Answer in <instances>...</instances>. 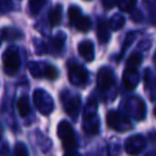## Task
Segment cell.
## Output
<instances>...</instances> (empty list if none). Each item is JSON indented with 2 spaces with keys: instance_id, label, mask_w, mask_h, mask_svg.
<instances>
[{
  "instance_id": "1",
  "label": "cell",
  "mask_w": 156,
  "mask_h": 156,
  "mask_svg": "<svg viewBox=\"0 0 156 156\" xmlns=\"http://www.w3.org/2000/svg\"><path fill=\"white\" fill-rule=\"evenodd\" d=\"M57 135L62 141V146L66 154H76L78 143L76 139L74 130L67 121H61L57 126Z\"/></svg>"
},
{
  "instance_id": "2",
  "label": "cell",
  "mask_w": 156,
  "mask_h": 156,
  "mask_svg": "<svg viewBox=\"0 0 156 156\" xmlns=\"http://www.w3.org/2000/svg\"><path fill=\"white\" fill-rule=\"evenodd\" d=\"M2 62H4V71L9 76H15L21 66V58L17 48L10 46L5 50L2 55Z\"/></svg>"
},
{
  "instance_id": "3",
  "label": "cell",
  "mask_w": 156,
  "mask_h": 156,
  "mask_svg": "<svg viewBox=\"0 0 156 156\" xmlns=\"http://www.w3.org/2000/svg\"><path fill=\"white\" fill-rule=\"evenodd\" d=\"M33 101L37 107V110L41 115H50L54 110V100L50 94H48L43 89H37L33 94Z\"/></svg>"
},
{
  "instance_id": "4",
  "label": "cell",
  "mask_w": 156,
  "mask_h": 156,
  "mask_svg": "<svg viewBox=\"0 0 156 156\" xmlns=\"http://www.w3.org/2000/svg\"><path fill=\"white\" fill-rule=\"evenodd\" d=\"M106 123L110 128L118 132H124L132 128V123L129 122V119L117 111H110L106 115Z\"/></svg>"
},
{
  "instance_id": "5",
  "label": "cell",
  "mask_w": 156,
  "mask_h": 156,
  "mask_svg": "<svg viewBox=\"0 0 156 156\" xmlns=\"http://www.w3.org/2000/svg\"><path fill=\"white\" fill-rule=\"evenodd\" d=\"M84 130L89 134H96L99 132V118L96 115V107L95 104L91 102V105H87V108L84 111Z\"/></svg>"
},
{
  "instance_id": "6",
  "label": "cell",
  "mask_w": 156,
  "mask_h": 156,
  "mask_svg": "<svg viewBox=\"0 0 156 156\" xmlns=\"http://www.w3.org/2000/svg\"><path fill=\"white\" fill-rule=\"evenodd\" d=\"M68 79L73 85H83L88 80V72L83 66L71 62L68 65Z\"/></svg>"
},
{
  "instance_id": "7",
  "label": "cell",
  "mask_w": 156,
  "mask_h": 156,
  "mask_svg": "<svg viewBox=\"0 0 156 156\" xmlns=\"http://www.w3.org/2000/svg\"><path fill=\"white\" fill-rule=\"evenodd\" d=\"M62 99V104L65 107V111L73 118L76 119L79 112V107H80V98L79 95H71L69 93L65 91L61 96Z\"/></svg>"
},
{
  "instance_id": "8",
  "label": "cell",
  "mask_w": 156,
  "mask_h": 156,
  "mask_svg": "<svg viewBox=\"0 0 156 156\" xmlns=\"http://www.w3.org/2000/svg\"><path fill=\"white\" fill-rule=\"evenodd\" d=\"M115 84V73L110 67H101L96 74V85L100 90L105 91Z\"/></svg>"
},
{
  "instance_id": "9",
  "label": "cell",
  "mask_w": 156,
  "mask_h": 156,
  "mask_svg": "<svg viewBox=\"0 0 156 156\" xmlns=\"http://www.w3.org/2000/svg\"><path fill=\"white\" fill-rule=\"evenodd\" d=\"M145 144H146V141L143 135L134 134V135H130L129 138H127V140L124 141V150L129 155H136L145 149Z\"/></svg>"
},
{
  "instance_id": "10",
  "label": "cell",
  "mask_w": 156,
  "mask_h": 156,
  "mask_svg": "<svg viewBox=\"0 0 156 156\" xmlns=\"http://www.w3.org/2000/svg\"><path fill=\"white\" fill-rule=\"evenodd\" d=\"M65 40H66V35L65 33H57L48 44H43L44 46V52H51V54H58L63 45H65Z\"/></svg>"
},
{
  "instance_id": "11",
  "label": "cell",
  "mask_w": 156,
  "mask_h": 156,
  "mask_svg": "<svg viewBox=\"0 0 156 156\" xmlns=\"http://www.w3.org/2000/svg\"><path fill=\"white\" fill-rule=\"evenodd\" d=\"M122 82H123V85H124L126 89L133 90L138 85V83H139L138 69H135V68H127L126 67V69L123 72V79H122Z\"/></svg>"
},
{
  "instance_id": "12",
  "label": "cell",
  "mask_w": 156,
  "mask_h": 156,
  "mask_svg": "<svg viewBox=\"0 0 156 156\" xmlns=\"http://www.w3.org/2000/svg\"><path fill=\"white\" fill-rule=\"evenodd\" d=\"M78 52L79 55L88 62H91L95 56L94 51V44L90 40H83L78 44Z\"/></svg>"
},
{
  "instance_id": "13",
  "label": "cell",
  "mask_w": 156,
  "mask_h": 156,
  "mask_svg": "<svg viewBox=\"0 0 156 156\" xmlns=\"http://www.w3.org/2000/svg\"><path fill=\"white\" fill-rule=\"evenodd\" d=\"M96 37L100 41V44H106L110 39V27L107 26V22L101 18L96 27Z\"/></svg>"
},
{
  "instance_id": "14",
  "label": "cell",
  "mask_w": 156,
  "mask_h": 156,
  "mask_svg": "<svg viewBox=\"0 0 156 156\" xmlns=\"http://www.w3.org/2000/svg\"><path fill=\"white\" fill-rule=\"evenodd\" d=\"M61 18H62V6L56 5L49 12V23H50V26L51 27L58 26L61 23Z\"/></svg>"
},
{
  "instance_id": "15",
  "label": "cell",
  "mask_w": 156,
  "mask_h": 156,
  "mask_svg": "<svg viewBox=\"0 0 156 156\" xmlns=\"http://www.w3.org/2000/svg\"><path fill=\"white\" fill-rule=\"evenodd\" d=\"M72 26H74L76 29L79 30V32H88L89 28H90V26H91V21H90V18H89L88 16L80 15V16L73 22Z\"/></svg>"
},
{
  "instance_id": "16",
  "label": "cell",
  "mask_w": 156,
  "mask_h": 156,
  "mask_svg": "<svg viewBox=\"0 0 156 156\" xmlns=\"http://www.w3.org/2000/svg\"><path fill=\"white\" fill-rule=\"evenodd\" d=\"M17 110L21 117H26L29 112H30V104H29V99L24 95L21 96L17 101Z\"/></svg>"
},
{
  "instance_id": "17",
  "label": "cell",
  "mask_w": 156,
  "mask_h": 156,
  "mask_svg": "<svg viewBox=\"0 0 156 156\" xmlns=\"http://www.w3.org/2000/svg\"><path fill=\"white\" fill-rule=\"evenodd\" d=\"M1 34H2V38L5 40H17L20 38H22V35H23L22 32H20L16 28H11V27L2 28Z\"/></svg>"
},
{
  "instance_id": "18",
  "label": "cell",
  "mask_w": 156,
  "mask_h": 156,
  "mask_svg": "<svg viewBox=\"0 0 156 156\" xmlns=\"http://www.w3.org/2000/svg\"><path fill=\"white\" fill-rule=\"evenodd\" d=\"M46 63H41V62H29L28 63V68L29 72L33 77L35 78H40L44 74V68H45Z\"/></svg>"
},
{
  "instance_id": "19",
  "label": "cell",
  "mask_w": 156,
  "mask_h": 156,
  "mask_svg": "<svg viewBox=\"0 0 156 156\" xmlns=\"http://www.w3.org/2000/svg\"><path fill=\"white\" fill-rule=\"evenodd\" d=\"M126 24V18L122 15H113L108 22V27L111 30H119Z\"/></svg>"
},
{
  "instance_id": "20",
  "label": "cell",
  "mask_w": 156,
  "mask_h": 156,
  "mask_svg": "<svg viewBox=\"0 0 156 156\" xmlns=\"http://www.w3.org/2000/svg\"><path fill=\"white\" fill-rule=\"evenodd\" d=\"M141 61H143V56L140 52H133L128 60H127V63H126V67L127 68H135L138 69L139 66L141 65Z\"/></svg>"
},
{
  "instance_id": "21",
  "label": "cell",
  "mask_w": 156,
  "mask_h": 156,
  "mask_svg": "<svg viewBox=\"0 0 156 156\" xmlns=\"http://www.w3.org/2000/svg\"><path fill=\"white\" fill-rule=\"evenodd\" d=\"M136 5V0H118L117 6L122 12H130Z\"/></svg>"
},
{
  "instance_id": "22",
  "label": "cell",
  "mask_w": 156,
  "mask_h": 156,
  "mask_svg": "<svg viewBox=\"0 0 156 156\" xmlns=\"http://www.w3.org/2000/svg\"><path fill=\"white\" fill-rule=\"evenodd\" d=\"M58 76V71L55 66L52 65H45V68H44V74L43 77L49 79V80H55Z\"/></svg>"
},
{
  "instance_id": "23",
  "label": "cell",
  "mask_w": 156,
  "mask_h": 156,
  "mask_svg": "<svg viewBox=\"0 0 156 156\" xmlns=\"http://www.w3.org/2000/svg\"><path fill=\"white\" fill-rule=\"evenodd\" d=\"M46 0H29L28 1V7L32 15H37L39 13V11L43 9V6L45 5Z\"/></svg>"
},
{
  "instance_id": "24",
  "label": "cell",
  "mask_w": 156,
  "mask_h": 156,
  "mask_svg": "<svg viewBox=\"0 0 156 156\" xmlns=\"http://www.w3.org/2000/svg\"><path fill=\"white\" fill-rule=\"evenodd\" d=\"M82 15V11H80V9L78 7V6H74V5H72L69 9H68V20H69V22H71V24H73V22L79 17Z\"/></svg>"
},
{
  "instance_id": "25",
  "label": "cell",
  "mask_w": 156,
  "mask_h": 156,
  "mask_svg": "<svg viewBox=\"0 0 156 156\" xmlns=\"http://www.w3.org/2000/svg\"><path fill=\"white\" fill-rule=\"evenodd\" d=\"M11 9H12L11 0H0V15H4L5 12L11 11Z\"/></svg>"
},
{
  "instance_id": "26",
  "label": "cell",
  "mask_w": 156,
  "mask_h": 156,
  "mask_svg": "<svg viewBox=\"0 0 156 156\" xmlns=\"http://www.w3.org/2000/svg\"><path fill=\"white\" fill-rule=\"evenodd\" d=\"M15 155H20V156H24L28 154V150L26 147V145L23 143H17L16 146H15V150H13Z\"/></svg>"
},
{
  "instance_id": "27",
  "label": "cell",
  "mask_w": 156,
  "mask_h": 156,
  "mask_svg": "<svg viewBox=\"0 0 156 156\" xmlns=\"http://www.w3.org/2000/svg\"><path fill=\"white\" fill-rule=\"evenodd\" d=\"M130 18L134 21V22H140L143 20V13L139 11V10H132L130 11Z\"/></svg>"
},
{
  "instance_id": "28",
  "label": "cell",
  "mask_w": 156,
  "mask_h": 156,
  "mask_svg": "<svg viewBox=\"0 0 156 156\" xmlns=\"http://www.w3.org/2000/svg\"><path fill=\"white\" fill-rule=\"evenodd\" d=\"M101 1H102V6L105 9H112L117 4V0H101Z\"/></svg>"
},
{
  "instance_id": "29",
  "label": "cell",
  "mask_w": 156,
  "mask_h": 156,
  "mask_svg": "<svg viewBox=\"0 0 156 156\" xmlns=\"http://www.w3.org/2000/svg\"><path fill=\"white\" fill-rule=\"evenodd\" d=\"M1 135H2V127H1V124H0V138H1Z\"/></svg>"
},
{
  "instance_id": "30",
  "label": "cell",
  "mask_w": 156,
  "mask_h": 156,
  "mask_svg": "<svg viewBox=\"0 0 156 156\" xmlns=\"http://www.w3.org/2000/svg\"><path fill=\"white\" fill-rule=\"evenodd\" d=\"M154 61H155V63H156V54H155V56H154Z\"/></svg>"
},
{
  "instance_id": "31",
  "label": "cell",
  "mask_w": 156,
  "mask_h": 156,
  "mask_svg": "<svg viewBox=\"0 0 156 156\" xmlns=\"http://www.w3.org/2000/svg\"><path fill=\"white\" fill-rule=\"evenodd\" d=\"M154 115L156 116V107H155V110H154Z\"/></svg>"
},
{
  "instance_id": "32",
  "label": "cell",
  "mask_w": 156,
  "mask_h": 156,
  "mask_svg": "<svg viewBox=\"0 0 156 156\" xmlns=\"http://www.w3.org/2000/svg\"><path fill=\"white\" fill-rule=\"evenodd\" d=\"M0 44H1V43H0Z\"/></svg>"
}]
</instances>
